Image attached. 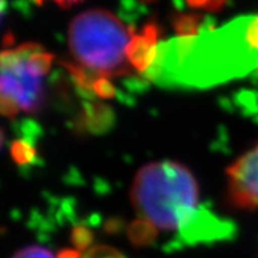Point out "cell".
<instances>
[{
    "label": "cell",
    "mask_w": 258,
    "mask_h": 258,
    "mask_svg": "<svg viewBox=\"0 0 258 258\" xmlns=\"http://www.w3.org/2000/svg\"><path fill=\"white\" fill-rule=\"evenodd\" d=\"M131 199L139 220L129 236L137 244L154 241L158 233L173 234L178 245L231 240L236 227L206 207L190 170L173 161L145 165L133 180Z\"/></svg>",
    "instance_id": "cell-1"
},
{
    "label": "cell",
    "mask_w": 258,
    "mask_h": 258,
    "mask_svg": "<svg viewBox=\"0 0 258 258\" xmlns=\"http://www.w3.org/2000/svg\"><path fill=\"white\" fill-rule=\"evenodd\" d=\"M258 69V15L158 44L146 78L165 87L206 89Z\"/></svg>",
    "instance_id": "cell-2"
},
{
    "label": "cell",
    "mask_w": 258,
    "mask_h": 258,
    "mask_svg": "<svg viewBox=\"0 0 258 258\" xmlns=\"http://www.w3.org/2000/svg\"><path fill=\"white\" fill-rule=\"evenodd\" d=\"M136 36L108 11L82 12L69 27L73 61L64 66L82 90L111 98L116 94L113 79L140 74L132 62Z\"/></svg>",
    "instance_id": "cell-3"
},
{
    "label": "cell",
    "mask_w": 258,
    "mask_h": 258,
    "mask_svg": "<svg viewBox=\"0 0 258 258\" xmlns=\"http://www.w3.org/2000/svg\"><path fill=\"white\" fill-rule=\"evenodd\" d=\"M53 63L54 55L34 42L4 49L0 79V102L4 116L32 115L42 108Z\"/></svg>",
    "instance_id": "cell-4"
},
{
    "label": "cell",
    "mask_w": 258,
    "mask_h": 258,
    "mask_svg": "<svg viewBox=\"0 0 258 258\" xmlns=\"http://www.w3.org/2000/svg\"><path fill=\"white\" fill-rule=\"evenodd\" d=\"M227 175L232 204L244 210H258V145L234 161Z\"/></svg>",
    "instance_id": "cell-5"
},
{
    "label": "cell",
    "mask_w": 258,
    "mask_h": 258,
    "mask_svg": "<svg viewBox=\"0 0 258 258\" xmlns=\"http://www.w3.org/2000/svg\"><path fill=\"white\" fill-rule=\"evenodd\" d=\"M81 258H126L125 255L108 245H95L85 249Z\"/></svg>",
    "instance_id": "cell-6"
},
{
    "label": "cell",
    "mask_w": 258,
    "mask_h": 258,
    "mask_svg": "<svg viewBox=\"0 0 258 258\" xmlns=\"http://www.w3.org/2000/svg\"><path fill=\"white\" fill-rule=\"evenodd\" d=\"M12 258H58L55 257L51 251L48 249L42 248V246H27V248L21 249L17 253H15Z\"/></svg>",
    "instance_id": "cell-7"
},
{
    "label": "cell",
    "mask_w": 258,
    "mask_h": 258,
    "mask_svg": "<svg viewBox=\"0 0 258 258\" xmlns=\"http://www.w3.org/2000/svg\"><path fill=\"white\" fill-rule=\"evenodd\" d=\"M188 6L194 8H202V10L216 11L224 6L227 0H186Z\"/></svg>",
    "instance_id": "cell-8"
},
{
    "label": "cell",
    "mask_w": 258,
    "mask_h": 258,
    "mask_svg": "<svg viewBox=\"0 0 258 258\" xmlns=\"http://www.w3.org/2000/svg\"><path fill=\"white\" fill-rule=\"evenodd\" d=\"M33 2L41 4L42 2H44V0H33ZM51 2H54V3L58 4L59 7L68 8V7H72V6H74V4L79 3V2H82V0H51Z\"/></svg>",
    "instance_id": "cell-9"
}]
</instances>
